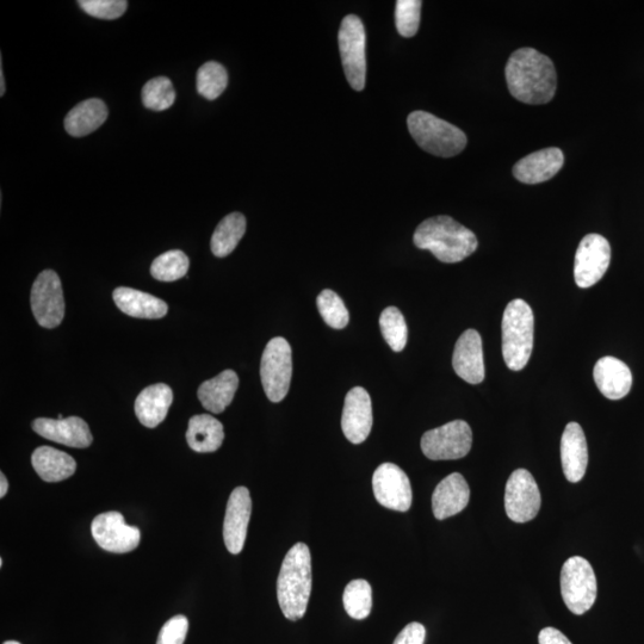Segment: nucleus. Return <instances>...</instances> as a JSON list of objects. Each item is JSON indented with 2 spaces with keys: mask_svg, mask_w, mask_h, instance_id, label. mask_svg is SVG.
Returning a JSON list of instances; mask_svg holds the SVG:
<instances>
[{
  "mask_svg": "<svg viewBox=\"0 0 644 644\" xmlns=\"http://www.w3.org/2000/svg\"><path fill=\"white\" fill-rule=\"evenodd\" d=\"M505 74L511 95L519 102L546 104L556 94L557 74L553 61L536 49L522 48L512 53Z\"/></svg>",
  "mask_w": 644,
  "mask_h": 644,
  "instance_id": "f257e3e1",
  "label": "nucleus"
},
{
  "mask_svg": "<svg viewBox=\"0 0 644 644\" xmlns=\"http://www.w3.org/2000/svg\"><path fill=\"white\" fill-rule=\"evenodd\" d=\"M414 245L427 250L442 263L454 264L478 250L476 235L450 216H435L421 222L414 233Z\"/></svg>",
  "mask_w": 644,
  "mask_h": 644,
  "instance_id": "f03ea898",
  "label": "nucleus"
},
{
  "mask_svg": "<svg viewBox=\"0 0 644 644\" xmlns=\"http://www.w3.org/2000/svg\"><path fill=\"white\" fill-rule=\"evenodd\" d=\"M312 593V557L307 544L296 543L288 551L277 580L278 604L289 621L306 615Z\"/></svg>",
  "mask_w": 644,
  "mask_h": 644,
  "instance_id": "7ed1b4c3",
  "label": "nucleus"
},
{
  "mask_svg": "<svg viewBox=\"0 0 644 644\" xmlns=\"http://www.w3.org/2000/svg\"><path fill=\"white\" fill-rule=\"evenodd\" d=\"M535 317L524 300H513L503 317V357L507 368L519 371L526 367L534 349Z\"/></svg>",
  "mask_w": 644,
  "mask_h": 644,
  "instance_id": "20e7f679",
  "label": "nucleus"
},
{
  "mask_svg": "<svg viewBox=\"0 0 644 644\" xmlns=\"http://www.w3.org/2000/svg\"><path fill=\"white\" fill-rule=\"evenodd\" d=\"M407 125L414 141L433 156L455 157L467 146V136L460 128L426 111H414Z\"/></svg>",
  "mask_w": 644,
  "mask_h": 644,
  "instance_id": "39448f33",
  "label": "nucleus"
},
{
  "mask_svg": "<svg viewBox=\"0 0 644 644\" xmlns=\"http://www.w3.org/2000/svg\"><path fill=\"white\" fill-rule=\"evenodd\" d=\"M598 585L591 563L574 556L565 562L561 571V594L569 611L584 615L596 603Z\"/></svg>",
  "mask_w": 644,
  "mask_h": 644,
  "instance_id": "423d86ee",
  "label": "nucleus"
},
{
  "mask_svg": "<svg viewBox=\"0 0 644 644\" xmlns=\"http://www.w3.org/2000/svg\"><path fill=\"white\" fill-rule=\"evenodd\" d=\"M338 41L346 79L352 89L363 91L367 80V34L361 18L346 16L340 26Z\"/></svg>",
  "mask_w": 644,
  "mask_h": 644,
  "instance_id": "0eeeda50",
  "label": "nucleus"
},
{
  "mask_svg": "<svg viewBox=\"0 0 644 644\" xmlns=\"http://www.w3.org/2000/svg\"><path fill=\"white\" fill-rule=\"evenodd\" d=\"M472 445V429L463 420L427 431L421 438V450L432 461L460 460L469 454Z\"/></svg>",
  "mask_w": 644,
  "mask_h": 644,
  "instance_id": "6e6552de",
  "label": "nucleus"
},
{
  "mask_svg": "<svg viewBox=\"0 0 644 644\" xmlns=\"http://www.w3.org/2000/svg\"><path fill=\"white\" fill-rule=\"evenodd\" d=\"M293 375V357L286 339L277 337L271 339L264 350L260 377L266 396L272 402H280L286 398Z\"/></svg>",
  "mask_w": 644,
  "mask_h": 644,
  "instance_id": "1a4fd4ad",
  "label": "nucleus"
},
{
  "mask_svg": "<svg viewBox=\"0 0 644 644\" xmlns=\"http://www.w3.org/2000/svg\"><path fill=\"white\" fill-rule=\"evenodd\" d=\"M32 309L39 325L45 328L58 327L65 317L63 286L57 272L42 271L32 289Z\"/></svg>",
  "mask_w": 644,
  "mask_h": 644,
  "instance_id": "9d476101",
  "label": "nucleus"
},
{
  "mask_svg": "<svg viewBox=\"0 0 644 644\" xmlns=\"http://www.w3.org/2000/svg\"><path fill=\"white\" fill-rule=\"evenodd\" d=\"M611 262L609 241L599 234H587L580 241L574 260V278L582 289L597 284L608 271Z\"/></svg>",
  "mask_w": 644,
  "mask_h": 644,
  "instance_id": "9b49d317",
  "label": "nucleus"
},
{
  "mask_svg": "<svg viewBox=\"0 0 644 644\" xmlns=\"http://www.w3.org/2000/svg\"><path fill=\"white\" fill-rule=\"evenodd\" d=\"M542 497L534 476L526 469H517L507 481L505 510L515 523H528L541 510Z\"/></svg>",
  "mask_w": 644,
  "mask_h": 644,
  "instance_id": "f8f14e48",
  "label": "nucleus"
},
{
  "mask_svg": "<svg viewBox=\"0 0 644 644\" xmlns=\"http://www.w3.org/2000/svg\"><path fill=\"white\" fill-rule=\"evenodd\" d=\"M375 498L386 509L407 512L412 506V487L407 474L394 463H383L373 476Z\"/></svg>",
  "mask_w": 644,
  "mask_h": 644,
  "instance_id": "ddd939ff",
  "label": "nucleus"
},
{
  "mask_svg": "<svg viewBox=\"0 0 644 644\" xmlns=\"http://www.w3.org/2000/svg\"><path fill=\"white\" fill-rule=\"evenodd\" d=\"M91 531L99 547L115 554L133 551L141 540L140 530L126 524L120 512H105L97 516Z\"/></svg>",
  "mask_w": 644,
  "mask_h": 644,
  "instance_id": "4468645a",
  "label": "nucleus"
},
{
  "mask_svg": "<svg viewBox=\"0 0 644 644\" xmlns=\"http://www.w3.org/2000/svg\"><path fill=\"white\" fill-rule=\"evenodd\" d=\"M252 500L249 489L235 488L229 497L224 523V540L229 553L238 555L244 549L249 528Z\"/></svg>",
  "mask_w": 644,
  "mask_h": 644,
  "instance_id": "2eb2a0df",
  "label": "nucleus"
},
{
  "mask_svg": "<svg viewBox=\"0 0 644 644\" xmlns=\"http://www.w3.org/2000/svg\"><path fill=\"white\" fill-rule=\"evenodd\" d=\"M373 427V405L370 395L362 387L351 389L345 398L342 429L352 444H361Z\"/></svg>",
  "mask_w": 644,
  "mask_h": 644,
  "instance_id": "dca6fc26",
  "label": "nucleus"
},
{
  "mask_svg": "<svg viewBox=\"0 0 644 644\" xmlns=\"http://www.w3.org/2000/svg\"><path fill=\"white\" fill-rule=\"evenodd\" d=\"M33 430L43 438L66 447L85 449L94 441L89 425L82 418L70 417L63 420L39 418L33 423Z\"/></svg>",
  "mask_w": 644,
  "mask_h": 644,
  "instance_id": "f3484780",
  "label": "nucleus"
},
{
  "mask_svg": "<svg viewBox=\"0 0 644 644\" xmlns=\"http://www.w3.org/2000/svg\"><path fill=\"white\" fill-rule=\"evenodd\" d=\"M452 367L470 385H479L485 380L482 339L478 331L467 330L458 338L452 356Z\"/></svg>",
  "mask_w": 644,
  "mask_h": 644,
  "instance_id": "a211bd4d",
  "label": "nucleus"
},
{
  "mask_svg": "<svg viewBox=\"0 0 644 644\" xmlns=\"http://www.w3.org/2000/svg\"><path fill=\"white\" fill-rule=\"evenodd\" d=\"M565 164L560 148L550 147L520 159L513 167V175L524 184H540L555 177Z\"/></svg>",
  "mask_w": 644,
  "mask_h": 644,
  "instance_id": "6ab92c4d",
  "label": "nucleus"
},
{
  "mask_svg": "<svg viewBox=\"0 0 644 644\" xmlns=\"http://www.w3.org/2000/svg\"><path fill=\"white\" fill-rule=\"evenodd\" d=\"M593 379L606 399L621 400L630 393L633 374L627 364L615 357L600 358L593 369Z\"/></svg>",
  "mask_w": 644,
  "mask_h": 644,
  "instance_id": "aec40b11",
  "label": "nucleus"
},
{
  "mask_svg": "<svg viewBox=\"0 0 644 644\" xmlns=\"http://www.w3.org/2000/svg\"><path fill=\"white\" fill-rule=\"evenodd\" d=\"M561 462L566 479L578 483L586 474L588 448L584 430L578 423H569L561 438Z\"/></svg>",
  "mask_w": 644,
  "mask_h": 644,
  "instance_id": "412c9836",
  "label": "nucleus"
},
{
  "mask_svg": "<svg viewBox=\"0 0 644 644\" xmlns=\"http://www.w3.org/2000/svg\"><path fill=\"white\" fill-rule=\"evenodd\" d=\"M469 499L470 489L466 479L461 474H451L439 482L435 492H433V515L438 520L456 516L466 509Z\"/></svg>",
  "mask_w": 644,
  "mask_h": 644,
  "instance_id": "4be33fe9",
  "label": "nucleus"
},
{
  "mask_svg": "<svg viewBox=\"0 0 644 644\" xmlns=\"http://www.w3.org/2000/svg\"><path fill=\"white\" fill-rule=\"evenodd\" d=\"M172 401V389L164 383L147 387L136 398V417L142 425L154 429L165 420Z\"/></svg>",
  "mask_w": 644,
  "mask_h": 644,
  "instance_id": "5701e85b",
  "label": "nucleus"
},
{
  "mask_svg": "<svg viewBox=\"0 0 644 644\" xmlns=\"http://www.w3.org/2000/svg\"><path fill=\"white\" fill-rule=\"evenodd\" d=\"M114 301L120 311L139 319H161L169 311L166 302L144 291L121 287L114 290Z\"/></svg>",
  "mask_w": 644,
  "mask_h": 644,
  "instance_id": "b1692460",
  "label": "nucleus"
},
{
  "mask_svg": "<svg viewBox=\"0 0 644 644\" xmlns=\"http://www.w3.org/2000/svg\"><path fill=\"white\" fill-rule=\"evenodd\" d=\"M109 110L102 99L90 98L74 107L65 117V129L73 138L96 132L107 121Z\"/></svg>",
  "mask_w": 644,
  "mask_h": 644,
  "instance_id": "393cba45",
  "label": "nucleus"
},
{
  "mask_svg": "<svg viewBox=\"0 0 644 644\" xmlns=\"http://www.w3.org/2000/svg\"><path fill=\"white\" fill-rule=\"evenodd\" d=\"M238 386L237 373L233 370H225L214 379L202 383L198 388V399L206 410L220 414L232 404Z\"/></svg>",
  "mask_w": 644,
  "mask_h": 644,
  "instance_id": "a878e982",
  "label": "nucleus"
},
{
  "mask_svg": "<svg viewBox=\"0 0 644 644\" xmlns=\"http://www.w3.org/2000/svg\"><path fill=\"white\" fill-rule=\"evenodd\" d=\"M32 463L35 472L46 482L64 481L76 473L77 463L66 452L40 447L34 451Z\"/></svg>",
  "mask_w": 644,
  "mask_h": 644,
  "instance_id": "bb28decb",
  "label": "nucleus"
},
{
  "mask_svg": "<svg viewBox=\"0 0 644 644\" xmlns=\"http://www.w3.org/2000/svg\"><path fill=\"white\" fill-rule=\"evenodd\" d=\"M224 426L209 414H200L189 421L187 441L196 452H214L224 443Z\"/></svg>",
  "mask_w": 644,
  "mask_h": 644,
  "instance_id": "cd10ccee",
  "label": "nucleus"
},
{
  "mask_svg": "<svg viewBox=\"0 0 644 644\" xmlns=\"http://www.w3.org/2000/svg\"><path fill=\"white\" fill-rule=\"evenodd\" d=\"M246 232V219L241 213H232L222 219L216 227L212 243V252L214 256L224 258L237 249L240 240L243 239Z\"/></svg>",
  "mask_w": 644,
  "mask_h": 644,
  "instance_id": "c85d7f7f",
  "label": "nucleus"
},
{
  "mask_svg": "<svg viewBox=\"0 0 644 644\" xmlns=\"http://www.w3.org/2000/svg\"><path fill=\"white\" fill-rule=\"evenodd\" d=\"M228 85V73L226 68L216 61H209L200 67L197 72V92L208 101H215L219 98Z\"/></svg>",
  "mask_w": 644,
  "mask_h": 644,
  "instance_id": "c756f323",
  "label": "nucleus"
},
{
  "mask_svg": "<svg viewBox=\"0 0 644 644\" xmlns=\"http://www.w3.org/2000/svg\"><path fill=\"white\" fill-rule=\"evenodd\" d=\"M343 603L351 618L358 621L367 618L373 608V591L369 582L362 579L351 581L345 588Z\"/></svg>",
  "mask_w": 644,
  "mask_h": 644,
  "instance_id": "7c9ffc66",
  "label": "nucleus"
},
{
  "mask_svg": "<svg viewBox=\"0 0 644 644\" xmlns=\"http://www.w3.org/2000/svg\"><path fill=\"white\" fill-rule=\"evenodd\" d=\"M190 260L183 251L172 250L154 259L151 275L160 282H175L187 276Z\"/></svg>",
  "mask_w": 644,
  "mask_h": 644,
  "instance_id": "2f4dec72",
  "label": "nucleus"
},
{
  "mask_svg": "<svg viewBox=\"0 0 644 644\" xmlns=\"http://www.w3.org/2000/svg\"><path fill=\"white\" fill-rule=\"evenodd\" d=\"M176 96L171 80L166 77L148 80L141 92L142 103L153 111L170 109L176 101Z\"/></svg>",
  "mask_w": 644,
  "mask_h": 644,
  "instance_id": "473e14b6",
  "label": "nucleus"
},
{
  "mask_svg": "<svg viewBox=\"0 0 644 644\" xmlns=\"http://www.w3.org/2000/svg\"><path fill=\"white\" fill-rule=\"evenodd\" d=\"M380 327L383 338L395 352L406 348L408 328L404 315L396 307H388L380 317Z\"/></svg>",
  "mask_w": 644,
  "mask_h": 644,
  "instance_id": "72a5a7b5",
  "label": "nucleus"
},
{
  "mask_svg": "<svg viewBox=\"0 0 644 644\" xmlns=\"http://www.w3.org/2000/svg\"><path fill=\"white\" fill-rule=\"evenodd\" d=\"M317 305L319 313L326 324L334 330H343L349 324L350 315L348 308L340 297L330 289L321 291Z\"/></svg>",
  "mask_w": 644,
  "mask_h": 644,
  "instance_id": "f704fd0d",
  "label": "nucleus"
},
{
  "mask_svg": "<svg viewBox=\"0 0 644 644\" xmlns=\"http://www.w3.org/2000/svg\"><path fill=\"white\" fill-rule=\"evenodd\" d=\"M423 3L420 0H399L396 2V29L401 36L413 37L420 26V12Z\"/></svg>",
  "mask_w": 644,
  "mask_h": 644,
  "instance_id": "c9c22d12",
  "label": "nucleus"
},
{
  "mask_svg": "<svg viewBox=\"0 0 644 644\" xmlns=\"http://www.w3.org/2000/svg\"><path fill=\"white\" fill-rule=\"evenodd\" d=\"M78 4L86 14L101 20H116L128 8L126 0H80Z\"/></svg>",
  "mask_w": 644,
  "mask_h": 644,
  "instance_id": "e433bc0d",
  "label": "nucleus"
},
{
  "mask_svg": "<svg viewBox=\"0 0 644 644\" xmlns=\"http://www.w3.org/2000/svg\"><path fill=\"white\" fill-rule=\"evenodd\" d=\"M189 629L188 618L183 615L172 617L161 628L157 644H184Z\"/></svg>",
  "mask_w": 644,
  "mask_h": 644,
  "instance_id": "4c0bfd02",
  "label": "nucleus"
},
{
  "mask_svg": "<svg viewBox=\"0 0 644 644\" xmlns=\"http://www.w3.org/2000/svg\"><path fill=\"white\" fill-rule=\"evenodd\" d=\"M425 637L426 629L424 625L413 622L401 631L393 644H424Z\"/></svg>",
  "mask_w": 644,
  "mask_h": 644,
  "instance_id": "58836bf2",
  "label": "nucleus"
},
{
  "mask_svg": "<svg viewBox=\"0 0 644 644\" xmlns=\"http://www.w3.org/2000/svg\"><path fill=\"white\" fill-rule=\"evenodd\" d=\"M538 642L540 644H572L560 630L555 628L543 629L538 635Z\"/></svg>",
  "mask_w": 644,
  "mask_h": 644,
  "instance_id": "ea45409f",
  "label": "nucleus"
},
{
  "mask_svg": "<svg viewBox=\"0 0 644 644\" xmlns=\"http://www.w3.org/2000/svg\"><path fill=\"white\" fill-rule=\"evenodd\" d=\"M9 483L6 480L5 475L0 474V498H4L6 493H8Z\"/></svg>",
  "mask_w": 644,
  "mask_h": 644,
  "instance_id": "a19ab883",
  "label": "nucleus"
},
{
  "mask_svg": "<svg viewBox=\"0 0 644 644\" xmlns=\"http://www.w3.org/2000/svg\"><path fill=\"white\" fill-rule=\"evenodd\" d=\"M5 90H6V86H5L4 70H3V63H2L0 64V96L3 97L5 95Z\"/></svg>",
  "mask_w": 644,
  "mask_h": 644,
  "instance_id": "79ce46f5",
  "label": "nucleus"
},
{
  "mask_svg": "<svg viewBox=\"0 0 644 644\" xmlns=\"http://www.w3.org/2000/svg\"><path fill=\"white\" fill-rule=\"evenodd\" d=\"M4 644H21V643L17 641H8V642H5Z\"/></svg>",
  "mask_w": 644,
  "mask_h": 644,
  "instance_id": "37998d69",
  "label": "nucleus"
}]
</instances>
